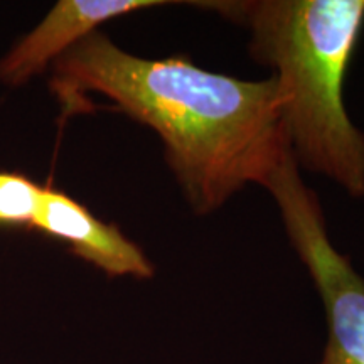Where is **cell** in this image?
Returning a JSON list of instances; mask_svg holds the SVG:
<instances>
[{"label": "cell", "instance_id": "6da1fadb", "mask_svg": "<svg viewBox=\"0 0 364 364\" xmlns=\"http://www.w3.org/2000/svg\"><path fill=\"white\" fill-rule=\"evenodd\" d=\"M51 86L66 113L98 93L156 132L196 215L216 211L247 184L265 188L292 154L275 76L247 81L182 56L139 58L97 31L56 59Z\"/></svg>", "mask_w": 364, "mask_h": 364}, {"label": "cell", "instance_id": "7a4b0ae2", "mask_svg": "<svg viewBox=\"0 0 364 364\" xmlns=\"http://www.w3.org/2000/svg\"><path fill=\"white\" fill-rule=\"evenodd\" d=\"M250 31V54L275 71L282 122L299 169L364 196V132L344 107V80L364 26V0H206Z\"/></svg>", "mask_w": 364, "mask_h": 364}, {"label": "cell", "instance_id": "3957f363", "mask_svg": "<svg viewBox=\"0 0 364 364\" xmlns=\"http://www.w3.org/2000/svg\"><path fill=\"white\" fill-rule=\"evenodd\" d=\"M265 188L324 304L327 343L318 364H364V277L331 243L317 194L302 181L292 154Z\"/></svg>", "mask_w": 364, "mask_h": 364}, {"label": "cell", "instance_id": "277c9868", "mask_svg": "<svg viewBox=\"0 0 364 364\" xmlns=\"http://www.w3.org/2000/svg\"><path fill=\"white\" fill-rule=\"evenodd\" d=\"M167 0H61L11 53L0 61V80L17 86L26 83L70 51L103 22L157 6Z\"/></svg>", "mask_w": 364, "mask_h": 364}, {"label": "cell", "instance_id": "5b68a950", "mask_svg": "<svg viewBox=\"0 0 364 364\" xmlns=\"http://www.w3.org/2000/svg\"><path fill=\"white\" fill-rule=\"evenodd\" d=\"M33 226L66 241L71 252L110 277L152 279L156 268L145 253L122 233L61 191L44 188Z\"/></svg>", "mask_w": 364, "mask_h": 364}, {"label": "cell", "instance_id": "8992f818", "mask_svg": "<svg viewBox=\"0 0 364 364\" xmlns=\"http://www.w3.org/2000/svg\"><path fill=\"white\" fill-rule=\"evenodd\" d=\"M43 189L26 176L0 172V225H33Z\"/></svg>", "mask_w": 364, "mask_h": 364}]
</instances>
